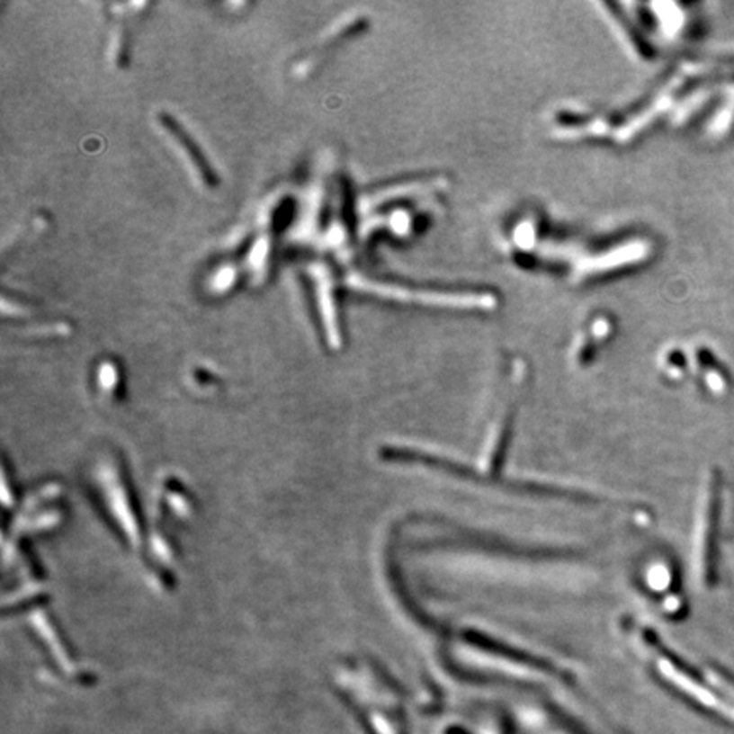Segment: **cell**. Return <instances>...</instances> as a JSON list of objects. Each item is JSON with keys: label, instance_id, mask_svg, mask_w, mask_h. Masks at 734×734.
I'll list each match as a JSON object with an SVG mask.
<instances>
[{"label": "cell", "instance_id": "6da1fadb", "mask_svg": "<svg viewBox=\"0 0 734 734\" xmlns=\"http://www.w3.org/2000/svg\"><path fill=\"white\" fill-rule=\"evenodd\" d=\"M703 491V517L697 539V573L703 583L712 580L714 575V535L718 525L719 483L712 476Z\"/></svg>", "mask_w": 734, "mask_h": 734}, {"label": "cell", "instance_id": "7a4b0ae2", "mask_svg": "<svg viewBox=\"0 0 734 734\" xmlns=\"http://www.w3.org/2000/svg\"><path fill=\"white\" fill-rule=\"evenodd\" d=\"M158 120L167 128L168 131H170V135H174V138L185 148V153L191 157L194 167L198 168L199 174L202 175V179H204L206 183L211 184V185L218 184L216 174H214L213 168L210 167V162L206 160V157H204L202 153L199 152L198 145L192 141V138L189 137V135L184 131L183 126H181L179 122L174 121L168 114H160Z\"/></svg>", "mask_w": 734, "mask_h": 734}]
</instances>
